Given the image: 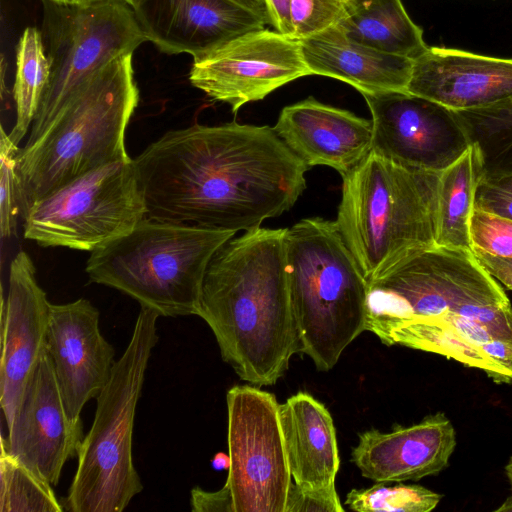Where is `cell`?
Listing matches in <instances>:
<instances>
[{"label":"cell","instance_id":"1f68e13d","mask_svg":"<svg viewBox=\"0 0 512 512\" xmlns=\"http://www.w3.org/2000/svg\"><path fill=\"white\" fill-rule=\"evenodd\" d=\"M471 249L512 258V220L474 209L470 220Z\"/></svg>","mask_w":512,"mask_h":512},{"label":"cell","instance_id":"6da1fadb","mask_svg":"<svg viewBox=\"0 0 512 512\" xmlns=\"http://www.w3.org/2000/svg\"><path fill=\"white\" fill-rule=\"evenodd\" d=\"M134 161L146 217L235 232L290 210L310 169L273 127L235 121L168 131Z\"/></svg>","mask_w":512,"mask_h":512},{"label":"cell","instance_id":"8d00e7d4","mask_svg":"<svg viewBox=\"0 0 512 512\" xmlns=\"http://www.w3.org/2000/svg\"><path fill=\"white\" fill-rule=\"evenodd\" d=\"M271 18L272 26L277 32L288 37L291 34L290 1L291 0H264Z\"/></svg>","mask_w":512,"mask_h":512},{"label":"cell","instance_id":"484cf974","mask_svg":"<svg viewBox=\"0 0 512 512\" xmlns=\"http://www.w3.org/2000/svg\"><path fill=\"white\" fill-rule=\"evenodd\" d=\"M49 78L50 62L41 32L35 27H27L19 39L16 50V75L13 86L16 121L9 136L17 145L32 126Z\"/></svg>","mask_w":512,"mask_h":512},{"label":"cell","instance_id":"5b68a950","mask_svg":"<svg viewBox=\"0 0 512 512\" xmlns=\"http://www.w3.org/2000/svg\"><path fill=\"white\" fill-rule=\"evenodd\" d=\"M286 261L299 352L329 371L365 331L368 282L336 222L321 217L287 228Z\"/></svg>","mask_w":512,"mask_h":512},{"label":"cell","instance_id":"603a6c76","mask_svg":"<svg viewBox=\"0 0 512 512\" xmlns=\"http://www.w3.org/2000/svg\"><path fill=\"white\" fill-rule=\"evenodd\" d=\"M492 340L478 321L448 313L402 322L389 332L383 344L440 354L484 371L496 383L512 384V366L485 351L484 345Z\"/></svg>","mask_w":512,"mask_h":512},{"label":"cell","instance_id":"e575fe53","mask_svg":"<svg viewBox=\"0 0 512 512\" xmlns=\"http://www.w3.org/2000/svg\"><path fill=\"white\" fill-rule=\"evenodd\" d=\"M193 512H235L232 493L227 483L217 491H205L199 487L191 490Z\"/></svg>","mask_w":512,"mask_h":512},{"label":"cell","instance_id":"ba28073f","mask_svg":"<svg viewBox=\"0 0 512 512\" xmlns=\"http://www.w3.org/2000/svg\"><path fill=\"white\" fill-rule=\"evenodd\" d=\"M506 293L472 250L434 245L368 282L365 331L382 343L402 322L448 313L483 324Z\"/></svg>","mask_w":512,"mask_h":512},{"label":"cell","instance_id":"60d3db41","mask_svg":"<svg viewBox=\"0 0 512 512\" xmlns=\"http://www.w3.org/2000/svg\"><path fill=\"white\" fill-rule=\"evenodd\" d=\"M123 1H125L126 3H128L131 6L133 4L134 0H123Z\"/></svg>","mask_w":512,"mask_h":512},{"label":"cell","instance_id":"52a82bcc","mask_svg":"<svg viewBox=\"0 0 512 512\" xmlns=\"http://www.w3.org/2000/svg\"><path fill=\"white\" fill-rule=\"evenodd\" d=\"M159 317L141 306L130 341L96 397L94 420L78 450L65 510L121 512L143 489L133 463L132 435L145 372L158 342Z\"/></svg>","mask_w":512,"mask_h":512},{"label":"cell","instance_id":"8fae6325","mask_svg":"<svg viewBox=\"0 0 512 512\" xmlns=\"http://www.w3.org/2000/svg\"><path fill=\"white\" fill-rule=\"evenodd\" d=\"M228 476L235 512H284L292 483L279 419L267 391L237 385L226 395Z\"/></svg>","mask_w":512,"mask_h":512},{"label":"cell","instance_id":"f35d334b","mask_svg":"<svg viewBox=\"0 0 512 512\" xmlns=\"http://www.w3.org/2000/svg\"><path fill=\"white\" fill-rule=\"evenodd\" d=\"M505 472L507 475V478L511 484V490H512V457L510 458L509 462L505 466ZM496 511H505L509 512L512 511V495L506 499V501L498 508Z\"/></svg>","mask_w":512,"mask_h":512},{"label":"cell","instance_id":"83f0119b","mask_svg":"<svg viewBox=\"0 0 512 512\" xmlns=\"http://www.w3.org/2000/svg\"><path fill=\"white\" fill-rule=\"evenodd\" d=\"M0 512H61L52 485L12 456L1 444Z\"/></svg>","mask_w":512,"mask_h":512},{"label":"cell","instance_id":"4dcf8cb0","mask_svg":"<svg viewBox=\"0 0 512 512\" xmlns=\"http://www.w3.org/2000/svg\"><path fill=\"white\" fill-rule=\"evenodd\" d=\"M345 0H291L290 38L300 41L337 25Z\"/></svg>","mask_w":512,"mask_h":512},{"label":"cell","instance_id":"4fadbf2b","mask_svg":"<svg viewBox=\"0 0 512 512\" xmlns=\"http://www.w3.org/2000/svg\"><path fill=\"white\" fill-rule=\"evenodd\" d=\"M371 113L372 150L395 162L441 172L471 143L455 111L408 91L362 94Z\"/></svg>","mask_w":512,"mask_h":512},{"label":"cell","instance_id":"7c38bea8","mask_svg":"<svg viewBox=\"0 0 512 512\" xmlns=\"http://www.w3.org/2000/svg\"><path fill=\"white\" fill-rule=\"evenodd\" d=\"M307 75L311 72L299 41L264 28L194 57L189 80L237 113L243 105Z\"/></svg>","mask_w":512,"mask_h":512},{"label":"cell","instance_id":"d4e9b609","mask_svg":"<svg viewBox=\"0 0 512 512\" xmlns=\"http://www.w3.org/2000/svg\"><path fill=\"white\" fill-rule=\"evenodd\" d=\"M482 176L474 146L440 172L435 245L471 249L470 220Z\"/></svg>","mask_w":512,"mask_h":512},{"label":"cell","instance_id":"44dd1931","mask_svg":"<svg viewBox=\"0 0 512 512\" xmlns=\"http://www.w3.org/2000/svg\"><path fill=\"white\" fill-rule=\"evenodd\" d=\"M299 43L311 75L346 82L361 94L407 91L413 60L356 43L336 25Z\"/></svg>","mask_w":512,"mask_h":512},{"label":"cell","instance_id":"7a4b0ae2","mask_svg":"<svg viewBox=\"0 0 512 512\" xmlns=\"http://www.w3.org/2000/svg\"><path fill=\"white\" fill-rule=\"evenodd\" d=\"M287 228L258 227L232 237L211 258L201 317L222 359L255 386L275 384L299 352L286 261Z\"/></svg>","mask_w":512,"mask_h":512},{"label":"cell","instance_id":"ac0fdd59","mask_svg":"<svg viewBox=\"0 0 512 512\" xmlns=\"http://www.w3.org/2000/svg\"><path fill=\"white\" fill-rule=\"evenodd\" d=\"M407 91L453 111L491 106L512 98V59L428 47L413 60Z\"/></svg>","mask_w":512,"mask_h":512},{"label":"cell","instance_id":"ab89813d","mask_svg":"<svg viewBox=\"0 0 512 512\" xmlns=\"http://www.w3.org/2000/svg\"><path fill=\"white\" fill-rule=\"evenodd\" d=\"M54 4L65 5V6H84L96 3L101 0H48Z\"/></svg>","mask_w":512,"mask_h":512},{"label":"cell","instance_id":"d6986e66","mask_svg":"<svg viewBox=\"0 0 512 512\" xmlns=\"http://www.w3.org/2000/svg\"><path fill=\"white\" fill-rule=\"evenodd\" d=\"M310 168L328 166L342 178L371 152L372 121L310 96L285 106L273 127Z\"/></svg>","mask_w":512,"mask_h":512},{"label":"cell","instance_id":"d6a6232c","mask_svg":"<svg viewBox=\"0 0 512 512\" xmlns=\"http://www.w3.org/2000/svg\"><path fill=\"white\" fill-rule=\"evenodd\" d=\"M335 484L324 487L298 485L292 482L284 512H343Z\"/></svg>","mask_w":512,"mask_h":512},{"label":"cell","instance_id":"4316f807","mask_svg":"<svg viewBox=\"0 0 512 512\" xmlns=\"http://www.w3.org/2000/svg\"><path fill=\"white\" fill-rule=\"evenodd\" d=\"M475 147L481 177L512 173V98L491 106L455 111Z\"/></svg>","mask_w":512,"mask_h":512},{"label":"cell","instance_id":"3957f363","mask_svg":"<svg viewBox=\"0 0 512 512\" xmlns=\"http://www.w3.org/2000/svg\"><path fill=\"white\" fill-rule=\"evenodd\" d=\"M132 55L117 57L95 72L40 136L20 150L21 220L36 201L73 179L130 159L125 132L139 101Z\"/></svg>","mask_w":512,"mask_h":512},{"label":"cell","instance_id":"2e32d148","mask_svg":"<svg viewBox=\"0 0 512 512\" xmlns=\"http://www.w3.org/2000/svg\"><path fill=\"white\" fill-rule=\"evenodd\" d=\"M46 350L69 418L81 420L84 405L108 382L114 349L99 327V312L87 299L51 304Z\"/></svg>","mask_w":512,"mask_h":512},{"label":"cell","instance_id":"5bb4252c","mask_svg":"<svg viewBox=\"0 0 512 512\" xmlns=\"http://www.w3.org/2000/svg\"><path fill=\"white\" fill-rule=\"evenodd\" d=\"M1 444L51 485L65 463L77 457L84 438L82 421L69 418L47 350L33 370Z\"/></svg>","mask_w":512,"mask_h":512},{"label":"cell","instance_id":"f546056e","mask_svg":"<svg viewBox=\"0 0 512 512\" xmlns=\"http://www.w3.org/2000/svg\"><path fill=\"white\" fill-rule=\"evenodd\" d=\"M0 137V233L2 239L17 233L21 211L18 200L17 164L19 146L3 127Z\"/></svg>","mask_w":512,"mask_h":512},{"label":"cell","instance_id":"f1b7e54d","mask_svg":"<svg viewBox=\"0 0 512 512\" xmlns=\"http://www.w3.org/2000/svg\"><path fill=\"white\" fill-rule=\"evenodd\" d=\"M442 496L420 485L377 483L366 489H352L345 504L358 512H429Z\"/></svg>","mask_w":512,"mask_h":512},{"label":"cell","instance_id":"ffe728a7","mask_svg":"<svg viewBox=\"0 0 512 512\" xmlns=\"http://www.w3.org/2000/svg\"><path fill=\"white\" fill-rule=\"evenodd\" d=\"M455 447V429L439 412L408 427L394 426L389 432H362L351 461L362 476L377 483L419 480L445 469Z\"/></svg>","mask_w":512,"mask_h":512},{"label":"cell","instance_id":"277c9868","mask_svg":"<svg viewBox=\"0 0 512 512\" xmlns=\"http://www.w3.org/2000/svg\"><path fill=\"white\" fill-rule=\"evenodd\" d=\"M439 178L373 150L342 178L335 222L367 282L435 245Z\"/></svg>","mask_w":512,"mask_h":512},{"label":"cell","instance_id":"7402d4cb","mask_svg":"<svg viewBox=\"0 0 512 512\" xmlns=\"http://www.w3.org/2000/svg\"><path fill=\"white\" fill-rule=\"evenodd\" d=\"M279 419L293 482L334 485L340 458L334 422L324 404L298 392L279 405Z\"/></svg>","mask_w":512,"mask_h":512},{"label":"cell","instance_id":"74e56055","mask_svg":"<svg viewBox=\"0 0 512 512\" xmlns=\"http://www.w3.org/2000/svg\"><path fill=\"white\" fill-rule=\"evenodd\" d=\"M258 14L266 24L272 25L271 18L264 0H233Z\"/></svg>","mask_w":512,"mask_h":512},{"label":"cell","instance_id":"836d02e7","mask_svg":"<svg viewBox=\"0 0 512 512\" xmlns=\"http://www.w3.org/2000/svg\"><path fill=\"white\" fill-rule=\"evenodd\" d=\"M474 209L512 220V173L481 177L476 188Z\"/></svg>","mask_w":512,"mask_h":512},{"label":"cell","instance_id":"d590c367","mask_svg":"<svg viewBox=\"0 0 512 512\" xmlns=\"http://www.w3.org/2000/svg\"><path fill=\"white\" fill-rule=\"evenodd\" d=\"M472 252L493 278L512 290V258L494 256L480 250H472Z\"/></svg>","mask_w":512,"mask_h":512},{"label":"cell","instance_id":"cb8c5ba5","mask_svg":"<svg viewBox=\"0 0 512 512\" xmlns=\"http://www.w3.org/2000/svg\"><path fill=\"white\" fill-rule=\"evenodd\" d=\"M336 26L356 43L411 60L429 47L401 0H345Z\"/></svg>","mask_w":512,"mask_h":512},{"label":"cell","instance_id":"e0dca14e","mask_svg":"<svg viewBox=\"0 0 512 512\" xmlns=\"http://www.w3.org/2000/svg\"><path fill=\"white\" fill-rule=\"evenodd\" d=\"M147 41L166 54L208 53L266 22L233 0H134Z\"/></svg>","mask_w":512,"mask_h":512},{"label":"cell","instance_id":"8992f818","mask_svg":"<svg viewBox=\"0 0 512 512\" xmlns=\"http://www.w3.org/2000/svg\"><path fill=\"white\" fill-rule=\"evenodd\" d=\"M236 233L145 217L90 252L85 271L90 282L117 289L160 316H198L208 264Z\"/></svg>","mask_w":512,"mask_h":512},{"label":"cell","instance_id":"9a60e30c","mask_svg":"<svg viewBox=\"0 0 512 512\" xmlns=\"http://www.w3.org/2000/svg\"><path fill=\"white\" fill-rule=\"evenodd\" d=\"M50 306L32 259L20 251L10 263L7 296L1 299L0 403L7 427L46 351Z\"/></svg>","mask_w":512,"mask_h":512},{"label":"cell","instance_id":"9c48e42d","mask_svg":"<svg viewBox=\"0 0 512 512\" xmlns=\"http://www.w3.org/2000/svg\"><path fill=\"white\" fill-rule=\"evenodd\" d=\"M147 214L134 159L91 170L36 201L24 238L43 247L92 252L131 231Z\"/></svg>","mask_w":512,"mask_h":512},{"label":"cell","instance_id":"30bf717a","mask_svg":"<svg viewBox=\"0 0 512 512\" xmlns=\"http://www.w3.org/2000/svg\"><path fill=\"white\" fill-rule=\"evenodd\" d=\"M52 4L45 23L50 78L26 143L40 136L95 72L117 57L133 54L147 41L132 7L123 0L84 6Z\"/></svg>","mask_w":512,"mask_h":512}]
</instances>
